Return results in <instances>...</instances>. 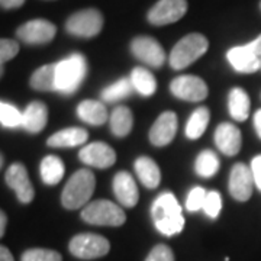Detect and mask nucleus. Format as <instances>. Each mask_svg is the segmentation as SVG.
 Wrapping results in <instances>:
<instances>
[{
	"mask_svg": "<svg viewBox=\"0 0 261 261\" xmlns=\"http://www.w3.org/2000/svg\"><path fill=\"white\" fill-rule=\"evenodd\" d=\"M151 215L155 228L166 237L180 233L185 228V218L176 196L171 192H164L154 200Z\"/></svg>",
	"mask_w": 261,
	"mask_h": 261,
	"instance_id": "f257e3e1",
	"label": "nucleus"
},
{
	"mask_svg": "<svg viewBox=\"0 0 261 261\" xmlns=\"http://www.w3.org/2000/svg\"><path fill=\"white\" fill-rule=\"evenodd\" d=\"M87 75V61L75 53L56 64V92L73 94L79 90Z\"/></svg>",
	"mask_w": 261,
	"mask_h": 261,
	"instance_id": "f03ea898",
	"label": "nucleus"
},
{
	"mask_svg": "<svg viewBox=\"0 0 261 261\" xmlns=\"http://www.w3.org/2000/svg\"><path fill=\"white\" fill-rule=\"evenodd\" d=\"M94 187H96V177L93 173L86 168L79 170L67 181L61 195V203L68 211L83 207L93 196Z\"/></svg>",
	"mask_w": 261,
	"mask_h": 261,
	"instance_id": "7ed1b4c3",
	"label": "nucleus"
},
{
	"mask_svg": "<svg viewBox=\"0 0 261 261\" xmlns=\"http://www.w3.org/2000/svg\"><path fill=\"white\" fill-rule=\"evenodd\" d=\"M209 48L207 38L202 34H189L181 38L170 53L168 63L173 70H183L205 54Z\"/></svg>",
	"mask_w": 261,
	"mask_h": 261,
	"instance_id": "20e7f679",
	"label": "nucleus"
},
{
	"mask_svg": "<svg viewBox=\"0 0 261 261\" xmlns=\"http://www.w3.org/2000/svg\"><path fill=\"white\" fill-rule=\"evenodd\" d=\"M82 219L90 225L99 226H122L126 215L121 206L111 200H94L82 211Z\"/></svg>",
	"mask_w": 261,
	"mask_h": 261,
	"instance_id": "39448f33",
	"label": "nucleus"
},
{
	"mask_svg": "<svg viewBox=\"0 0 261 261\" xmlns=\"http://www.w3.org/2000/svg\"><path fill=\"white\" fill-rule=\"evenodd\" d=\"M68 250L77 258L94 260L105 257L111 250V244L105 237L97 233H79L71 238Z\"/></svg>",
	"mask_w": 261,
	"mask_h": 261,
	"instance_id": "423d86ee",
	"label": "nucleus"
},
{
	"mask_svg": "<svg viewBox=\"0 0 261 261\" xmlns=\"http://www.w3.org/2000/svg\"><path fill=\"white\" fill-rule=\"evenodd\" d=\"M103 16L97 9H84L73 13L65 22L68 34L80 38H92L100 34Z\"/></svg>",
	"mask_w": 261,
	"mask_h": 261,
	"instance_id": "0eeeda50",
	"label": "nucleus"
},
{
	"mask_svg": "<svg viewBox=\"0 0 261 261\" xmlns=\"http://www.w3.org/2000/svg\"><path fill=\"white\" fill-rule=\"evenodd\" d=\"M130 51L144 64L160 68L166 63V51L157 39L151 37H137L130 42Z\"/></svg>",
	"mask_w": 261,
	"mask_h": 261,
	"instance_id": "6e6552de",
	"label": "nucleus"
},
{
	"mask_svg": "<svg viewBox=\"0 0 261 261\" xmlns=\"http://www.w3.org/2000/svg\"><path fill=\"white\" fill-rule=\"evenodd\" d=\"M186 12L187 0H160L149 9L147 19L152 25L164 27L180 20Z\"/></svg>",
	"mask_w": 261,
	"mask_h": 261,
	"instance_id": "1a4fd4ad",
	"label": "nucleus"
},
{
	"mask_svg": "<svg viewBox=\"0 0 261 261\" xmlns=\"http://www.w3.org/2000/svg\"><path fill=\"white\" fill-rule=\"evenodd\" d=\"M57 34V28L47 19H34L20 25L16 31V35L20 41L29 45H42L51 42Z\"/></svg>",
	"mask_w": 261,
	"mask_h": 261,
	"instance_id": "9d476101",
	"label": "nucleus"
},
{
	"mask_svg": "<svg viewBox=\"0 0 261 261\" xmlns=\"http://www.w3.org/2000/svg\"><path fill=\"white\" fill-rule=\"evenodd\" d=\"M170 90L176 97L186 102H202L207 97V86L197 75H180L176 77Z\"/></svg>",
	"mask_w": 261,
	"mask_h": 261,
	"instance_id": "9b49d317",
	"label": "nucleus"
},
{
	"mask_svg": "<svg viewBox=\"0 0 261 261\" xmlns=\"http://www.w3.org/2000/svg\"><path fill=\"white\" fill-rule=\"evenodd\" d=\"M254 176L251 168L244 163L235 164L229 176V193L238 202H247L252 195Z\"/></svg>",
	"mask_w": 261,
	"mask_h": 261,
	"instance_id": "f8f14e48",
	"label": "nucleus"
},
{
	"mask_svg": "<svg viewBox=\"0 0 261 261\" xmlns=\"http://www.w3.org/2000/svg\"><path fill=\"white\" fill-rule=\"evenodd\" d=\"M5 180L8 186L15 190L20 203H31L34 200L35 190L32 187V183L28 177V171L23 164L20 163L12 164L5 174Z\"/></svg>",
	"mask_w": 261,
	"mask_h": 261,
	"instance_id": "ddd939ff",
	"label": "nucleus"
},
{
	"mask_svg": "<svg viewBox=\"0 0 261 261\" xmlns=\"http://www.w3.org/2000/svg\"><path fill=\"white\" fill-rule=\"evenodd\" d=\"M79 159L82 163L92 167L109 168L116 161V152L105 142H92L80 149Z\"/></svg>",
	"mask_w": 261,
	"mask_h": 261,
	"instance_id": "4468645a",
	"label": "nucleus"
},
{
	"mask_svg": "<svg viewBox=\"0 0 261 261\" xmlns=\"http://www.w3.org/2000/svg\"><path fill=\"white\" fill-rule=\"evenodd\" d=\"M177 132V116L174 112H164L149 129V141L155 147H166L174 140Z\"/></svg>",
	"mask_w": 261,
	"mask_h": 261,
	"instance_id": "2eb2a0df",
	"label": "nucleus"
},
{
	"mask_svg": "<svg viewBox=\"0 0 261 261\" xmlns=\"http://www.w3.org/2000/svg\"><path fill=\"white\" fill-rule=\"evenodd\" d=\"M226 58L229 64L233 67V70L238 73L250 74L261 68V58L252 51L250 44L231 48L226 54Z\"/></svg>",
	"mask_w": 261,
	"mask_h": 261,
	"instance_id": "dca6fc26",
	"label": "nucleus"
},
{
	"mask_svg": "<svg viewBox=\"0 0 261 261\" xmlns=\"http://www.w3.org/2000/svg\"><path fill=\"white\" fill-rule=\"evenodd\" d=\"M113 193L118 202L125 207H134L138 203L140 192L134 177L128 171H118L113 177Z\"/></svg>",
	"mask_w": 261,
	"mask_h": 261,
	"instance_id": "f3484780",
	"label": "nucleus"
},
{
	"mask_svg": "<svg viewBox=\"0 0 261 261\" xmlns=\"http://www.w3.org/2000/svg\"><path fill=\"white\" fill-rule=\"evenodd\" d=\"M215 144L224 154L232 157L241 149V130L232 123H221L215 130Z\"/></svg>",
	"mask_w": 261,
	"mask_h": 261,
	"instance_id": "a211bd4d",
	"label": "nucleus"
},
{
	"mask_svg": "<svg viewBox=\"0 0 261 261\" xmlns=\"http://www.w3.org/2000/svg\"><path fill=\"white\" fill-rule=\"evenodd\" d=\"M48 122V108L44 102L29 103L23 112L22 128L31 134H38L45 128Z\"/></svg>",
	"mask_w": 261,
	"mask_h": 261,
	"instance_id": "6ab92c4d",
	"label": "nucleus"
},
{
	"mask_svg": "<svg viewBox=\"0 0 261 261\" xmlns=\"http://www.w3.org/2000/svg\"><path fill=\"white\" fill-rule=\"evenodd\" d=\"M89 138V132L83 128H67L56 132L48 138L47 144L53 148H71L84 144Z\"/></svg>",
	"mask_w": 261,
	"mask_h": 261,
	"instance_id": "aec40b11",
	"label": "nucleus"
},
{
	"mask_svg": "<svg viewBox=\"0 0 261 261\" xmlns=\"http://www.w3.org/2000/svg\"><path fill=\"white\" fill-rule=\"evenodd\" d=\"M77 115L82 121L93 126H100L109 118L106 106L97 100H83L82 103H79Z\"/></svg>",
	"mask_w": 261,
	"mask_h": 261,
	"instance_id": "412c9836",
	"label": "nucleus"
},
{
	"mask_svg": "<svg viewBox=\"0 0 261 261\" xmlns=\"http://www.w3.org/2000/svg\"><path fill=\"white\" fill-rule=\"evenodd\" d=\"M135 173L140 178V181L147 189H155L159 187L161 181V173H160L159 164L149 157H140L135 161Z\"/></svg>",
	"mask_w": 261,
	"mask_h": 261,
	"instance_id": "4be33fe9",
	"label": "nucleus"
},
{
	"mask_svg": "<svg viewBox=\"0 0 261 261\" xmlns=\"http://www.w3.org/2000/svg\"><path fill=\"white\" fill-rule=\"evenodd\" d=\"M250 108H251V102H250V97L244 89L235 87L229 92L228 109H229V113L235 121H245L250 116Z\"/></svg>",
	"mask_w": 261,
	"mask_h": 261,
	"instance_id": "5701e85b",
	"label": "nucleus"
},
{
	"mask_svg": "<svg viewBox=\"0 0 261 261\" xmlns=\"http://www.w3.org/2000/svg\"><path fill=\"white\" fill-rule=\"evenodd\" d=\"M39 171H41L42 181L47 186H56L64 177L65 166L60 157H57V155H47L45 159L41 161Z\"/></svg>",
	"mask_w": 261,
	"mask_h": 261,
	"instance_id": "b1692460",
	"label": "nucleus"
},
{
	"mask_svg": "<svg viewBox=\"0 0 261 261\" xmlns=\"http://www.w3.org/2000/svg\"><path fill=\"white\" fill-rule=\"evenodd\" d=\"M134 125V116L129 108L126 106H118L111 113V130L115 137L123 138L129 135Z\"/></svg>",
	"mask_w": 261,
	"mask_h": 261,
	"instance_id": "393cba45",
	"label": "nucleus"
},
{
	"mask_svg": "<svg viewBox=\"0 0 261 261\" xmlns=\"http://www.w3.org/2000/svg\"><path fill=\"white\" fill-rule=\"evenodd\" d=\"M29 84L34 90L39 92H56V64L39 67L31 75Z\"/></svg>",
	"mask_w": 261,
	"mask_h": 261,
	"instance_id": "a878e982",
	"label": "nucleus"
},
{
	"mask_svg": "<svg viewBox=\"0 0 261 261\" xmlns=\"http://www.w3.org/2000/svg\"><path fill=\"white\" fill-rule=\"evenodd\" d=\"M211 112L205 106L197 108L195 112L190 115L186 125V137L189 140H197L205 134L206 128L209 125Z\"/></svg>",
	"mask_w": 261,
	"mask_h": 261,
	"instance_id": "bb28decb",
	"label": "nucleus"
},
{
	"mask_svg": "<svg viewBox=\"0 0 261 261\" xmlns=\"http://www.w3.org/2000/svg\"><path fill=\"white\" fill-rule=\"evenodd\" d=\"M130 82L134 84V89L141 96H152L157 90V80L151 71L142 67H137L130 73Z\"/></svg>",
	"mask_w": 261,
	"mask_h": 261,
	"instance_id": "cd10ccee",
	"label": "nucleus"
},
{
	"mask_svg": "<svg viewBox=\"0 0 261 261\" xmlns=\"http://www.w3.org/2000/svg\"><path fill=\"white\" fill-rule=\"evenodd\" d=\"M196 173L200 177H212L219 170V159L211 149L202 151L195 161Z\"/></svg>",
	"mask_w": 261,
	"mask_h": 261,
	"instance_id": "c85d7f7f",
	"label": "nucleus"
},
{
	"mask_svg": "<svg viewBox=\"0 0 261 261\" xmlns=\"http://www.w3.org/2000/svg\"><path fill=\"white\" fill-rule=\"evenodd\" d=\"M134 90V84L130 82V79H119L118 82H115L111 86H108L106 89H103L102 100L103 102L113 103L122 100L125 97H128Z\"/></svg>",
	"mask_w": 261,
	"mask_h": 261,
	"instance_id": "c756f323",
	"label": "nucleus"
},
{
	"mask_svg": "<svg viewBox=\"0 0 261 261\" xmlns=\"http://www.w3.org/2000/svg\"><path fill=\"white\" fill-rule=\"evenodd\" d=\"M23 112H19L18 108L6 102L0 103V122L5 128H19L22 126Z\"/></svg>",
	"mask_w": 261,
	"mask_h": 261,
	"instance_id": "7c9ffc66",
	"label": "nucleus"
},
{
	"mask_svg": "<svg viewBox=\"0 0 261 261\" xmlns=\"http://www.w3.org/2000/svg\"><path fill=\"white\" fill-rule=\"evenodd\" d=\"M20 261H63L58 251L45 250V248H32L22 254Z\"/></svg>",
	"mask_w": 261,
	"mask_h": 261,
	"instance_id": "2f4dec72",
	"label": "nucleus"
},
{
	"mask_svg": "<svg viewBox=\"0 0 261 261\" xmlns=\"http://www.w3.org/2000/svg\"><path fill=\"white\" fill-rule=\"evenodd\" d=\"M207 192H206L203 187L196 186L193 187L189 195H187L186 199V207L189 212H197L200 209H203V205H205V199Z\"/></svg>",
	"mask_w": 261,
	"mask_h": 261,
	"instance_id": "473e14b6",
	"label": "nucleus"
},
{
	"mask_svg": "<svg viewBox=\"0 0 261 261\" xmlns=\"http://www.w3.org/2000/svg\"><path fill=\"white\" fill-rule=\"evenodd\" d=\"M221 209H222V197L219 195V192L212 190V192H207L205 199V205H203V211L209 218H218L221 214Z\"/></svg>",
	"mask_w": 261,
	"mask_h": 261,
	"instance_id": "72a5a7b5",
	"label": "nucleus"
},
{
	"mask_svg": "<svg viewBox=\"0 0 261 261\" xmlns=\"http://www.w3.org/2000/svg\"><path fill=\"white\" fill-rule=\"evenodd\" d=\"M145 261H174V254L173 250L166 245V244H159L155 245L151 251Z\"/></svg>",
	"mask_w": 261,
	"mask_h": 261,
	"instance_id": "f704fd0d",
	"label": "nucleus"
},
{
	"mask_svg": "<svg viewBox=\"0 0 261 261\" xmlns=\"http://www.w3.org/2000/svg\"><path fill=\"white\" fill-rule=\"evenodd\" d=\"M19 53V44L13 39H2L0 41V61L2 65L12 60Z\"/></svg>",
	"mask_w": 261,
	"mask_h": 261,
	"instance_id": "c9c22d12",
	"label": "nucleus"
},
{
	"mask_svg": "<svg viewBox=\"0 0 261 261\" xmlns=\"http://www.w3.org/2000/svg\"><path fill=\"white\" fill-rule=\"evenodd\" d=\"M251 171L252 176H254V183L261 192V155H257V157L252 159Z\"/></svg>",
	"mask_w": 261,
	"mask_h": 261,
	"instance_id": "e433bc0d",
	"label": "nucleus"
},
{
	"mask_svg": "<svg viewBox=\"0 0 261 261\" xmlns=\"http://www.w3.org/2000/svg\"><path fill=\"white\" fill-rule=\"evenodd\" d=\"M25 3V0H0V5L3 9H16Z\"/></svg>",
	"mask_w": 261,
	"mask_h": 261,
	"instance_id": "4c0bfd02",
	"label": "nucleus"
},
{
	"mask_svg": "<svg viewBox=\"0 0 261 261\" xmlns=\"http://www.w3.org/2000/svg\"><path fill=\"white\" fill-rule=\"evenodd\" d=\"M0 261H15L12 252L9 251V248H6L5 245L0 247Z\"/></svg>",
	"mask_w": 261,
	"mask_h": 261,
	"instance_id": "58836bf2",
	"label": "nucleus"
},
{
	"mask_svg": "<svg viewBox=\"0 0 261 261\" xmlns=\"http://www.w3.org/2000/svg\"><path fill=\"white\" fill-rule=\"evenodd\" d=\"M254 128L257 130V135L261 138V109H258L254 115Z\"/></svg>",
	"mask_w": 261,
	"mask_h": 261,
	"instance_id": "ea45409f",
	"label": "nucleus"
},
{
	"mask_svg": "<svg viewBox=\"0 0 261 261\" xmlns=\"http://www.w3.org/2000/svg\"><path fill=\"white\" fill-rule=\"evenodd\" d=\"M250 47H251L252 51H254V53L261 58V35L260 37L255 38L252 42H250Z\"/></svg>",
	"mask_w": 261,
	"mask_h": 261,
	"instance_id": "a19ab883",
	"label": "nucleus"
},
{
	"mask_svg": "<svg viewBox=\"0 0 261 261\" xmlns=\"http://www.w3.org/2000/svg\"><path fill=\"white\" fill-rule=\"evenodd\" d=\"M6 224H8V218H6V214L2 212L0 214V237L5 235V231H6Z\"/></svg>",
	"mask_w": 261,
	"mask_h": 261,
	"instance_id": "79ce46f5",
	"label": "nucleus"
},
{
	"mask_svg": "<svg viewBox=\"0 0 261 261\" xmlns=\"http://www.w3.org/2000/svg\"><path fill=\"white\" fill-rule=\"evenodd\" d=\"M260 8H261V3H260Z\"/></svg>",
	"mask_w": 261,
	"mask_h": 261,
	"instance_id": "37998d69",
	"label": "nucleus"
}]
</instances>
